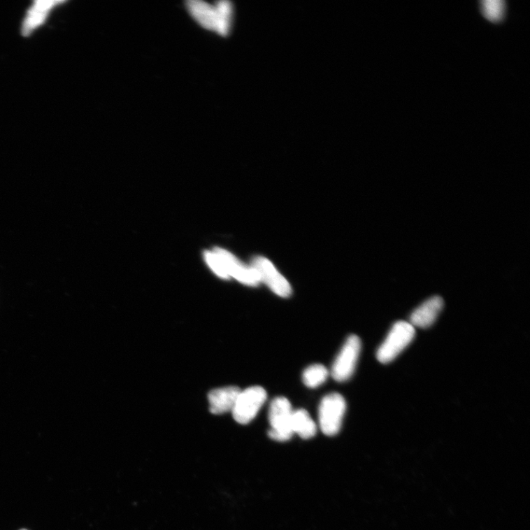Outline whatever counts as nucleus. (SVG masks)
I'll use <instances>...</instances> for the list:
<instances>
[{"mask_svg":"<svg viewBox=\"0 0 530 530\" xmlns=\"http://www.w3.org/2000/svg\"><path fill=\"white\" fill-rule=\"evenodd\" d=\"M187 8L191 17L203 29L221 36L229 35L234 15V8L231 2L222 0L208 3L201 0H192L187 3Z\"/></svg>","mask_w":530,"mask_h":530,"instance_id":"nucleus-1","label":"nucleus"},{"mask_svg":"<svg viewBox=\"0 0 530 530\" xmlns=\"http://www.w3.org/2000/svg\"><path fill=\"white\" fill-rule=\"evenodd\" d=\"M415 336V327L410 323H396L376 352V358L381 364H389L406 350L413 341Z\"/></svg>","mask_w":530,"mask_h":530,"instance_id":"nucleus-2","label":"nucleus"},{"mask_svg":"<svg viewBox=\"0 0 530 530\" xmlns=\"http://www.w3.org/2000/svg\"><path fill=\"white\" fill-rule=\"evenodd\" d=\"M345 410V401L339 394H330L322 399L319 407V423L326 436H334L338 434Z\"/></svg>","mask_w":530,"mask_h":530,"instance_id":"nucleus-3","label":"nucleus"},{"mask_svg":"<svg viewBox=\"0 0 530 530\" xmlns=\"http://www.w3.org/2000/svg\"><path fill=\"white\" fill-rule=\"evenodd\" d=\"M294 410L289 401L285 397L274 399L269 408V422L271 429L268 431L269 437L276 441L289 440L294 431L291 427V418Z\"/></svg>","mask_w":530,"mask_h":530,"instance_id":"nucleus-4","label":"nucleus"},{"mask_svg":"<svg viewBox=\"0 0 530 530\" xmlns=\"http://www.w3.org/2000/svg\"><path fill=\"white\" fill-rule=\"evenodd\" d=\"M266 399L267 393L260 386L241 390L231 411L234 420L241 424H248L255 418Z\"/></svg>","mask_w":530,"mask_h":530,"instance_id":"nucleus-5","label":"nucleus"},{"mask_svg":"<svg viewBox=\"0 0 530 530\" xmlns=\"http://www.w3.org/2000/svg\"><path fill=\"white\" fill-rule=\"evenodd\" d=\"M361 341L357 336L348 337L336 360L331 374L334 380L345 382L352 378L361 352Z\"/></svg>","mask_w":530,"mask_h":530,"instance_id":"nucleus-6","label":"nucleus"},{"mask_svg":"<svg viewBox=\"0 0 530 530\" xmlns=\"http://www.w3.org/2000/svg\"><path fill=\"white\" fill-rule=\"evenodd\" d=\"M251 267L257 272L260 282L266 284L276 295L283 298H287L291 295L290 285L285 278L275 270L273 264L268 259L257 257L254 259Z\"/></svg>","mask_w":530,"mask_h":530,"instance_id":"nucleus-7","label":"nucleus"},{"mask_svg":"<svg viewBox=\"0 0 530 530\" xmlns=\"http://www.w3.org/2000/svg\"><path fill=\"white\" fill-rule=\"evenodd\" d=\"M213 250L222 262L229 277L232 276L236 280L249 286L258 285L260 280L252 267L245 266L239 259L224 249L216 248Z\"/></svg>","mask_w":530,"mask_h":530,"instance_id":"nucleus-8","label":"nucleus"},{"mask_svg":"<svg viewBox=\"0 0 530 530\" xmlns=\"http://www.w3.org/2000/svg\"><path fill=\"white\" fill-rule=\"evenodd\" d=\"M444 303L440 296H434L423 303L412 313L410 324L425 329L434 324L443 308Z\"/></svg>","mask_w":530,"mask_h":530,"instance_id":"nucleus-9","label":"nucleus"},{"mask_svg":"<svg viewBox=\"0 0 530 530\" xmlns=\"http://www.w3.org/2000/svg\"><path fill=\"white\" fill-rule=\"evenodd\" d=\"M241 389L229 386L212 390L208 395L209 410L213 414L221 415L232 411Z\"/></svg>","mask_w":530,"mask_h":530,"instance_id":"nucleus-10","label":"nucleus"},{"mask_svg":"<svg viewBox=\"0 0 530 530\" xmlns=\"http://www.w3.org/2000/svg\"><path fill=\"white\" fill-rule=\"evenodd\" d=\"M291 427L294 434L303 439H310L316 435L317 426L309 413L301 409L294 411L291 418Z\"/></svg>","mask_w":530,"mask_h":530,"instance_id":"nucleus-11","label":"nucleus"},{"mask_svg":"<svg viewBox=\"0 0 530 530\" xmlns=\"http://www.w3.org/2000/svg\"><path fill=\"white\" fill-rule=\"evenodd\" d=\"M59 1H38L31 10L23 27V34L27 36L30 34L35 27L44 20L49 10Z\"/></svg>","mask_w":530,"mask_h":530,"instance_id":"nucleus-12","label":"nucleus"},{"mask_svg":"<svg viewBox=\"0 0 530 530\" xmlns=\"http://www.w3.org/2000/svg\"><path fill=\"white\" fill-rule=\"evenodd\" d=\"M329 374V371L323 365H313L303 371V382L306 387L315 388L326 382Z\"/></svg>","mask_w":530,"mask_h":530,"instance_id":"nucleus-13","label":"nucleus"},{"mask_svg":"<svg viewBox=\"0 0 530 530\" xmlns=\"http://www.w3.org/2000/svg\"><path fill=\"white\" fill-rule=\"evenodd\" d=\"M481 8L485 17L491 21L498 22L503 17L505 3L499 0H487L482 2Z\"/></svg>","mask_w":530,"mask_h":530,"instance_id":"nucleus-14","label":"nucleus"},{"mask_svg":"<svg viewBox=\"0 0 530 530\" xmlns=\"http://www.w3.org/2000/svg\"><path fill=\"white\" fill-rule=\"evenodd\" d=\"M204 259L208 266L219 277L228 280L229 276L223 264L214 250H206L204 253Z\"/></svg>","mask_w":530,"mask_h":530,"instance_id":"nucleus-15","label":"nucleus"},{"mask_svg":"<svg viewBox=\"0 0 530 530\" xmlns=\"http://www.w3.org/2000/svg\"><path fill=\"white\" fill-rule=\"evenodd\" d=\"M20 530H27V529H20Z\"/></svg>","mask_w":530,"mask_h":530,"instance_id":"nucleus-16","label":"nucleus"}]
</instances>
